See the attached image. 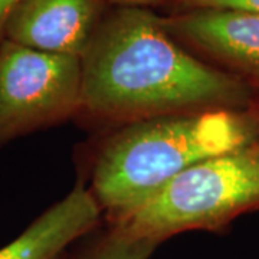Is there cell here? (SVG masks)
Instances as JSON below:
<instances>
[{
  "label": "cell",
  "instance_id": "3",
  "mask_svg": "<svg viewBox=\"0 0 259 259\" xmlns=\"http://www.w3.org/2000/svg\"><path fill=\"white\" fill-rule=\"evenodd\" d=\"M259 210V143L204 158L157 193L108 216V228L161 243L190 231L222 233L235 219Z\"/></svg>",
  "mask_w": 259,
  "mask_h": 259
},
{
  "label": "cell",
  "instance_id": "2",
  "mask_svg": "<svg viewBox=\"0 0 259 259\" xmlns=\"http://www.w3.org/2000/svg\"><path fill=\"white\" fill-rule=\"evenodd\" d=\"M255 143L248 111L163 115L121 125L94 158L90 192L105 216L136 207L204 158Z\"/></svg>",
  "mask_w": 259,
  "mask_h": 259
},
{
  "label": "cell",
  "instance_id": "7",
  "mask_svg": "<svg viewBox=\"0 0 259 259\" xmlns=\"http://www.w3.org/2000/svg\"><path fill=\"white\" fill-rule=\"evenodd\" d=\"M101 214L90 189L76 185L16 239L0 248V259H65L75 242L100 225Z\"/></svg>",
  "mask_w": 259,
  "mask_h": 259
},
{
  "label": "cell",
  "instance_id": "12",
  "mask_svg": "<svg viewBox=\"0 0 259 259\" xmlns=\"http://www.w3.org/2000/svg\"><path fill=\"white\" fill-rule=\"evenodd\" d=\"M248 111V115H249L250 122H252V127H253V133H255V141L259 143V93H256L255 95V100L252 102L249 110Z\"/></svg>",
  "mask_w": 259,
  "mask_h": 259
},
{
  "label": "cell",
  "instance_id": "1",
  "mask_svg": "<svg viewBox=\"0 0 259 259\" xmlns=\"http://www.w3.org/2000/svg\"><path fill=\"white\" fill-rule=\"evenodd\" d=\"M81 64L78 117L114 128L173 114L246 111L256 95L182 47L150 9L112 8Z\"/></svg>",
  "mask_w": 259,
  "mask_h": 259
},
{
  "label": "cell",
  "instance_id": "10",
  "mask_svg": "<svg viewBox=\"0 0 259 259\" xmlns=\"http://www.w3.org/2000/svg\"><path fill=\"white\" fill-rule=\"evenodd\" d=\"M112 8H141L150 9L160 5H168L173 0H108Z\"/></svg>",
  "mask_w": 259,
  "mask_h": 259
},
{
  "label": "cell",
  "instance_id": "8",
  "mask_svg": "<svg viewBox=\"0 0 259 259\" xmlns=\"http://www.w3.org/2000/svg\"><path fill=\"white\" fill-rule=\"evenodd\" d=\"M158 243L134 239L108 228L75 252L72 259H150Z\"/></svg>",
  "mask_w": 259,
  "mask_h": 259
},
{
  "label": "cell",
  "instance_id": "11",
  "mask_svg": "<svg viewBox=\"0 0 259 259\" xmlns=\"http://www.w3.org/2000/svg\"><path fill=\"white\" fill-rule=\"evenodd\" d=\"M20 0H0V45L5 40L6 26L15 8L18 6Z\"/></svg>",
  "mask_w": 259,
  "mask_h": 259
},
{
  "label": "cell",
  "instance_id": "6",
  "mask_svg": "<svg viewBox=\"0 0 259 259\" xmlns=\"http://www.w3.org/2000/svg\"><path fill=\"white\" fill-rule=\"evenodd\" d=\"M111 9L108 0H20L8 22L5 39L81 58Z\"/></svg>",
  "mask_w": 259,
  "mask_h": 259
},
{
  "label": "cell",
  "instance_id": "5",
  "mask_svg": "<svg viewBox=\"0 0 259 259\" xmlns=\"http://www.w3.org/2000/svg\"><path fill=\"white\" fill-rule=\"evenodd\" d=\"M160 19L182 47L259 93V12L192 9Z\"/></svg>",
  "mask_w": 259,
  "mask_h": 259
},
{
  "label": "cell",
  "instance_id": "4",
  "mask_svg": "<svg viewBox=\"0 0 259 259\" xmlns=\"http://www.w3.org/2000/svg\"><path fill=\"white\" fill-rule=\"evenodd\" d=\"M81 58L0 45V148L79 115Z\"/></svg>",
  "mask_w": 259,
  "mask_h": 259
},
{
  "label": "cell",
  "instance_id": "9",
  "mask_svg": "<svg viewBox=\"0 0 259 259\" xmlns=\"http://www.w3.org/2000/svg\"><path fill=\"white\" fill-rule=\"evenodd\" d=\"M170 12L192 9H233L259 12V0H173Z\"/></svg>",
  "mask_w": 259,
  "mask_h": 259
}]
</instances>
